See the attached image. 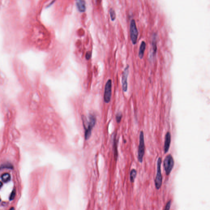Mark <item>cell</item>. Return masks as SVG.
I'll return each instance as SVG.
<instances>
[{
  "label": "cell",
  "mask_w": 210,
  "mask_h": 210,
  "mask_svg": "<svg viewBox=\"0 0 210 210\" xmlns=\"http://www.w3.org/2000/svg\"><path fill=\"white\" fill-rule=\"evenodd\" d=\"M110 18L112 21H113L115 20L116 15L115 11L113 9L111 8L110 10Z\"/></svg>",
  "instance_id": "cell-15"
},
{
  "label": "cell",
  "mask_w": 210,
  "mask_h": 210,
  "mask_svg": "<svg viewBox=\"0 0 210 210\" xmlns=\"http://www.w3.org/2000/svg\"><path fill=\"white\" fill-rule=\"evenodd\" d=\"M171 136L170 132H167L165 135V141L164 151L165 153H167L168 152L170 147Z\"/></svg>",
  "instance_id": "cell-8"
},
{
  "label": "cell",
  "mask_w": 210,
  "mask_h": 210,
  "mask_svg": "<svg viewBox=\"0 0 210 210\" xmlns=\"http://www.w3.org/2000/svg\"><path fill=\"white\" fill-rule=\"evenodd\" d=\"M76 4L80 12H84L86 10V4L84 0H76Z\"/></svg>",
  "instance_id": "cell-9"
},
{
  "label": "cell",
  "mask_w": 210,
  "mask_h": 210,
  "mask_svg": "<svg viewBox=\"0 0 210 210\" xmlns=\"http://www.w3.org/2000/svg\"><path fill=\"white\" fill-rule=\"evenodd\" d=\"M15 195L16 191L15 190H13L10 196V200L12 201V200H14V197H15Z\"/></svg>",
  "instance_id": "cell-18"
},
{
  "label": "cell",
  "mask_w": 210,
  "mask_h": 210,
  "mask_svg": "<svg viewBox=\"0 0 210 210\" xmlns=\"http://www.w3.org/2000/svg\"><path fill=\"white\" fill-rule=\"evenodd\" d=\"M1 178L4 183L9 182L11 179L10 174H9L8 173L4 174L1 176Z\"/></svg>",
  "instance_id": "cell-12"
},
{
  "label": "cell",
  "mask_w": 210,
  "mask_h": 210,
  "mask_svg": "<svg viewBox=\"0 0 210 210\" xmlns=\"http://www.w3.org/2000/svg\"><path fill=\"white\" fill-rule=\"evenodd\" d=\"M129 73V65H127L124 69L122 74V85L124 92H126L128 89L127 80Z\"/></svg>",
  "instance_id": "cell-7"
},
{
  "label": "cell",
  "mask_w": 210,
  "mask_h": 210,
  "mask_svg": "<svg viewBox=\"0 0 210 210\" xmlns=\"http://www.w3.org/2000/svg\"><path fill=\"white\" fill-rule=\"evenodd\" d=\"M152 50L153 56H155L157 52L156 39L155 36H154L153 38Z\"/></svg>",
  "instance_id": "cell-13"
},
{
  "label": "cell",
  "mask_w": 210,
  "mask_h": 210,
  "mask_svg": "<svg viewBox=\"0 0 210 210\" xmlns=\"http://www.w3.org/2000/svg\"><path fill=\"white\" fill-rule=\"evenodd\" d=\"M137 176V171L135 169L132 170L130 172V178L131 182H134Z\"/></svg>",
  "instance_id": "cell-14"
},
{
  "label": "cell",
  "mask_w": 210,
  "mask_h": 210,
  "mask_svg": "<svg viewBox=\"0 0 210 210\" xmlns=\"http://www.w3.org/2000/svg\"><path fill=\"white\" fill-rule=\"evenodd\" d=\"M174 160L171 155L166 156L163 162L164 167L166 175L170 174L174 165Z\"/></svg>",
  "instance_id": "cell-3"
},
{
  "label": "cell",
  "mask_w": 210,
  "mask_h": 210,
  "mask_svg": "<svg viewBox=\"0 0 210 210\" xmlns=\"http://www.w3.org/2000/svg\"><path fill=\"white\" fill-rule=\"evenodd\" d=\"M130 37L133 45H135L137 43L138 36V31L136 26L135 21L134 19L131 20L130 26Z\"/></svg>",
  "instance_id": "cell-4"
},
{
  "label": "cell",
  "mask_w": 210,
  "mask_h": 210,
  "mask_svg": "<svg viewBox=\"0 0 210 210\" xmlns=\"http://www.w3.org/2000/svg\"><path fill=\"white\" fill-rule=\"evenodd\" d=\"M145 153V140H144V133L143 131L140 132V142L138 152V159L140 163L143 162V157Z\"/></svg>",
  "instance_id": "cell-1"
},
{
  "label": "cell",
  "mask_w": 210,
  "mask_h": 210,
  "mask_svg": "<svg viewBox=\"0 0 210 210\" xmlns=\"http://www.w3.org/2000/svg\"><path fill=\"white\" fill-rule=\"evenodd\" d=\"M171 205V201H169V202H168L167 203V204L166 205L165 208V210H169L170 208Z\"/></svg>",
  "instance_id": "cell-19"
},
{
  "label": "cell",
  "mask_w": 210,
  "mask_h": 210,
  "mask_svg": "<svg viewBox=\"0 0 210 210\" xmlns=\"http://www.w3.org/2000/svg\"><path fill=\"white\" fill-rule=\"evenodd\" d=\"M89 119L90 121L88 123L87 127L85 128V137L86 140H88L90 138L92 133V129L96 122V119L95 116L90 115Z\"/></svg>",
  "instance_id": "cell-5"
},
{
  "label": "cell",
  "mask_w": 210,
  "mask_h": 210,
  "mask_svg": "<svg viewBox=\"0 0 210 210\" xmlns=\"http://www.w3.org/2000/svg\"><path fill=\"white\" fill-rule=\"evenodd\" d=\"M13 167L10 164H5L3 165L1 167V169L3 168H8V169H12Z\"/></svg>",
  "instance_id": "cell-17"
},
{
  "label": "cell",
  "mask_w": 210,
  "mask_h": 210,
  "mask_svg": "<svg viewBox=\"0 0 210 210\" xmlns=\"http://www.w3.org/2000/svg\"><path fill=\"white\" fill-rule=\"evenodd\" d=\"M112 95V80L109 79L108 80L105 85L104 93V101L106 103L110 102Z\"/></svg>",
  "instance_id": "cell-6"
},
{
  "label": "cell",
  "mask_w": 210,
  "mask_h": 210,
  "mask_svg": "<svg viewBox=\"0 0 210 210\" xmlns=\"http://www.w3.org/2000/svg\"><path fill=\"white\" fill-rule=\"evenodd\" d=\"M115 135L114 137V139L113 149L115 159L116 160H117L118 157V152L117 150V141Z\"/></svg>",
  "instance_id": "cell-11"
},
{
  "label": "cell",
  "mask_w": 210,
  "mask_h": 210,
  "mask_svg": "<svg viewBox=\"0 0 210 210\" xmlns=\"http://www.w3.org/2000/svg\"><path fill=\"white\" fill-rule=\"evenodd\" d=\"M122 117V115L121 113L119 112L117 114L116 116V119L117 122L118 123H119L120 122Z\"/></svg>",
  "instance_id": "cell-16"
},
{
  "label": "cell",
  "mask_w": 210,
  "mask_h": 210,
  "mask_svg": "<svg viewBox=\"0 0 210 210\" xmlns=\"http://www.w3.org/2000/svg\"><path fill=\"white\" fill-rule=\"evenodd\" d=\"M146 43L144 41H143L141 43V45H140V49H139V54H138L139 58L141 59H143V56H144V53H145V49H146Z\"/></svg>",
  "instance_id": "cell-10"
},
{
  "label": "cell",
  "mask_w": 210,
  "mask_h": 210,
  "mask_svg": "<svg viewBox=\"0 0 210 210\" xmlns=\"http://www.w3.org/2000/svg\"><path fill=\"white\" fill-rule=\"evenodd\" d=\"M91 53H90V52H88L87 53V54H86V59H87V60L90 59V57H91Z\"/></svg>",
  "instance_id": "cell-20"
},
{
  "label": "cell",
  "mask_w": 210,
  "mask_h": 210,
  "mask_svg": "<svg viewBox=\"0 0 210 210\" xmlns=\"http://www.w3.org/2000/svg\"><path fill=\"white\" fill-rule=\"evenodd\" d=\"M162 160L161 158H159L157 161V170L156 176L155 180V187L157 190L161 188L163 178L161 171Z\"/></svg>",
  "instance_id": "cell-2"
}]
</instances>
